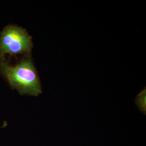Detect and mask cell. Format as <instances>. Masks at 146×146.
<instances>
[{"instance_id":"6da1fadb","label":"cell","mask_w":146,"mask_h":146,"mask_svg":"<svg viewBox=\"0 0 146 146\" xmlns=\"http://www.w3.org/2000/svg\"><path fill=\"white\" fill-rule=\"evenodd\" d=\"M0 70L12 88L22 95L37 96L42 93L40 81L31 57L23 58L15 66L1 61Z\"/></svg>"},{"instance_id":"7a4b0ae2","label":"cell","mask_w":146,"mask_h":146,"mask_svg":"<svg viewBox=\"0 0 146 146\" xmlns=\"http://www.w3.org/2000/svg\"><path fill=\"white\" fill-rule=\"evenodd\" d=\"M33 48L32 37L23 28L17 26H8L1 33L0 61H4L7 54L16 55L30 54Z\"/></svg>"},{"instance_id":"3957f363","label":"cell","mask_w":146,"mask_h":146,"mask_svg":"<svg viewBox=\"0 0 146 146\" xmlns=\"http://www.w3.org/2000/svg\"><path fill=\"white\" fill-rule=\"evenodd\" d=\"M136 104L141 111L146 114V90H143L141 93L138 95L136 100Z\"/></svg>"}]
</instances>
